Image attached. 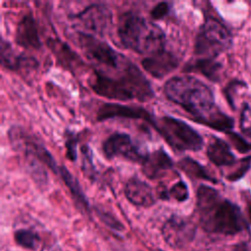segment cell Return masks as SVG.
Segmentation results:
<instances>
[{
    "label": "cell",
    "mask_w": 251,
    "mask_h": 251,
    "mask_svg": "<svg viewBox=\"0 0 251 251\" xmlns=\"http://www.w3.org/2000/svg\"><path fill=\"white\" fill-rule=\"evenodd\" d=\"M88 84L96 94L111 100L145 102L154 97L151 83L132 62L114 74L93 70Z\"/></svg>",
    "instance_id": "obj_1"
},
{
    "label": "cell",
    "mask_w": 251,
    "mask_h": 251,
    "mask_svg": "<svg viewBox=\"0 0 251 251\" xmlns=\"http://www.w3.org/2000/svg\"><path fill=\"white\" fill-rule=\"evenodd\" d=\"M196 210L202 227L209 232L230 235L245 227L240 209L208 185L197 189Z\"/></svg>",
    "instance_id": "obj_2"
},
{
    "label": "cell",
    "mask_w": 251,
    "mask_h": 251,
    "mask_svg": "<svg viewBox=\"0 0 251 251\" xmlns=\"http://www.w3.org/2000/svg\"><path fill=\"white\" fill-rule=\"evenodd\" d=\"M164 93L170 101L188 112L194 121L205 126L220 112L211 88L196 77L173 76L165 82Z\"/></svg>",
    "instance_id": "obj_3"
},
{
    "label": "cell",
    "mask_w": 251,
    "mask_h": 251,
    "mask_svg": "<svg viewBox=\"0 0 251 251\" xmlns=\"http://www.w3.org/2000/svg\"><path fill=\"white\" fill-rule=\"evenodd\" d=\"M117 32L122 45L135 53L152 56L166 50L163 29L134 12L128 11L121 15Z\"/></svg>",
    "instance_id": "obj_4"
},
{
    "label": "cell",
    "mask_w": 251,
    "mask_h": 251,
    "mask_svg": "<svg viewBox=\"0 0 251 251\" xmlns=\"http://www.w3.org/2000/svg\"><path fill=\"white\" fill-rule=\"evenodd\" d=\"M76 40L83 54L93 63V70L105 74H113L124 70L131 62L125 55L111 47L106 41L99 39L93 34L77 31Z\"/></svg>",
    "instance_id": "obj_5"
},
{
    "label": "cell",
    "mask_w": 251,
    "mask_h": 251,
    "mask_svg": "<svg viewBox=\"0 0 251 251\" xmlns=\"http://www.w3.org/2000/svg\"><path fill=\"white\" fill-rule=\"evenodd\" d=\"M151 126L176 151H199L203 147L202 136L179 119L170 116L155 117Z\"/></svg>",
    "instance_id": "obj_6"
},
{
    "label": "cell",
    "mask_w": 251,
    "mask_h": 251,
    "mask_svg": "<svg viewBox=\"0 0 251 251\" xmlns=\"http://www.w3.org/2000/svg\"><path fill=\"white\" fill-rule=\"evenodd\" d=\"M231 45V36L226 27L218 20L207 17L195 38L194 54L215 59Z\"/></svg>",
    "instance_id": "obj_7"
},
{
    "label": "cell",
    "mask_w": 251,
    "mask_h": 251,
    "mask_svg": "<svg viewBox=\"0 0 251 251\" xmlns=\"http://www.w3.org/2000/svg\"><path fill=\"white\" fill-rule=\"evenodd\" d=\"M104 156L111 160L122 157L127 161L142 164L147 152H144L133 141L131 136L125 132H114L108 136L102 144Z\"/></svg>",
    "instance_id": "obj_8"
},
{
    "label": "cell",
    "mask_w": 251,
    "mask_h": 251,
    "mask_svg": "<svg viewBox=\"0 0 251 251\" xmlns=\"http://www.w3.org/2000/svg\"><path fill=\"white\" fill-rule=\"evenodd\" d=\"M72 18L86 30V33L95 36L105 35L112 23L111 10L102 3L91 4Z\"/></svg>",
    "instance_id": "obj_9"
},
{
    "label": "cell",
    "mask_w": 251,
    "mask_h": 251,
    "mask_svg": "<svg viewBox=\"0 0 251 251\" xmlns=\"http://www.w3.org/2000/svg\"><path fill=\"white\" fill-rule=\"evenodd\" d=\"M115 118L142 120L143 122L151 125L155 116L141 107L127 106L116 103H104L99 107L96 113V120L98 122H103Z\"/></svg>",
    "instance_id": "obj_10"
},
{
    "label": "cell",
    "mask_w": 251,
    "mask_h": 251,
    "mask_svg": "<svg viewBox=\"0 0 251 251\" xmlns=\"http://www.w3.org/2000/svg\"><path fill=\"white\" fill-rule=\"evenodd\" d=\"M162 233L169 245L173 247H181L192 239L194 228L191 223L187 220L178 216H172L164 224Z\"/></svg>",
    "instance_id": "obj_11"
},
{
    "label": "cell",
    "mask_w": 251,
    "mask_h": 251,
    "mask_svg": "<svg viewBox=\"0 0 251 251\" xmlns=\"http://www.w3.org/2000/svg\"><path fill=\"white\" fill-rule=\"evenodd\" d=\"M15 41L18 45L26 49L39 50L42 47L38 26L31 13L24 15L18 23Z\"/></svg>",
    "instance_id": "obj_12"
},
{
    "label": "cell",
    "mask_w": 251,
    "mask_h": 251,
    "mask_svg": "<svg viewBox=\"0 0 251 251\" xmlns=\"http://www.w3.org/2000/svg\"><path fill=\"white\" fill-rule=\"evenodd\" d=\"M179 65L178 59L173 53L164 50L141 61L142 68L152 76L162 78L176 70Z\"/></svg>",
    "instance_id": "obj_13"
},
{
    "label": "cell",
    "mask_w": 251,
    "mask_h": 251,
    "mask_svg": "<svg viewBox=\"0 0 251 251\" xmlns=\"http://www.w3.org/2000/svg\"><path fill=\"white\" fill-rule=\"evenodd\" d=\"M125 195L131 204L140 207H150L154 205L157 197L152 187L137 176L128 178L125 185Z\"/></svg>",
    "instance_id": "obj_14"
},
{
    "label": "cell",
    "mask_w": 251,
    "mask_h": 251,
    "mask_svg": "<svg viewBox=\"0 0 251 251\" xmlns=\"http://www.w3.org/2000/svg\"><path fill=\"white\" fill-rule=\"evenodd\" d=\"M1 64L10 71H22V70H33L38 66V61L30 56H26L22 53H17L10 42L1 39Z\"/></svg>",
    "instance_id": "obj_15"
},
{
    "label": "cell",
    "mask_w": 251,
    "mask_h": 251,
    "mask_svg": "<svg viewBox=\"0 0 251 251\" xmlns=\"http://www.w3.org/2000/svg\"><path fill=\"white\" fill-rule=\"evenodd\" d=\"M141 167L142 173L149 179H156L161 177L165 172L173 170L174 162L163 148H159L147 153Z\"/></svg>",
    "instance_id": "obj_16"
},
{
    "label": "cell",
    "mask_w": 251,
    "mask_h": 251,
    "mask_svg": "<svg viewBox=\"0 0 251 251\" xmlns=\"http://www.w3.org/2000/svg\"><path fill=\"white\" fill-rule=\"evenodd\" d=\"M207 156L218 167L231 166L235 163V157L230 151L228 144L216 136H213L208 144Z\"/></svg>",
    "instance_id": "obj_17"
},
{
    "label": "cell",
    "mask_w": 251,
    "mask_h": 251,
    "mask_svg": "<svg viewBox=\"0 0 251 251\" xmlns=\"http://www.w3.org/2000/svg\"><path fill=\"white\" fill-rule=\"evenodd\" d=\"M183 72H197L213 81L220 80L222 65L212 58H200L188 62L183 68Z\"/></svg>",
    "instance_id": "obj_18"
},
{
    "label": "cell",
    "mask_w": 251,
    "mask_h": 251,
    "mask_svg": "<svg viewBox=\"0 0 251 251\" xmlns=\"http://www.w3.org/2000/svg\"><path fill=\"white\" fill-rule=\"evenodd\" d=\"M47 44L56 55L58 62L61 63L65 68L75 71L77 66L79 67V65H81L82 61L79 59L77 54H75L66 43L58 39H49Z\"/></svg>",
    "instance_id": "obj_19"
},
{
    "label": "cell",
    "mask_w": 251,
    "mask_h": 251,
    "mask_svg": "<svg viewBox=\"0 0 251 251\" xmlns=\"http://www.w3.org/2000/svg\"><path fill=\"white\" fill-rule=\"evenodd\" d=\"M60 177L63 179L64 183L66 184V186L69 188V190L71 191L73 197L75 198V200L85 210H89V204L88 201L86 199V196L79 184V182L77 181V179L70 173V171L65 167V166H61L60 169V174H59Z\"/></svg>",
    "instance_id": "obj_20"
},
{
    "label": "cell",
    "mask_w": 251,
    "mask_h": 251,
    "mask_svg": "<svg viewBox=\"0 0 251 251\" xmlns=\"http://www.w3.org/2000/svg\"><path fill=\"white\" fill-rule=\"evenodd\" d=\"M178 167L182 172H184L189 177L191 178H198V179H204L209 180L214 183L218 182L217 178H215L210 173L207 171V169L202 166L197 161L193 160L190 157L182 158L178 162Z\"/></svg>",
    "instance_id": "obj_21"
},
{
    "label": "cell",
    "mask_w": 251,
    "mask_h": 251,
    "mask_svg": "<svg viewBox=\"0 0 251 251\" xmlns=\"http://www.w3.org/2000/svg\"><path fill=\"white\" fill-rule=\"evenodd\" d=\"M14 237H15V241L19 245L28 249L35 248L39 241L38 235L30 229H18L15 232Z\"/></svg>",
    "instance_id": "obj_22"
},
{
    "label": "cell",
    "mask_w": 251,
    "mask_h": 251,
    "mask_svg": "<svg viewBox=\"0 0 251 251\" xmlns=\"http://www.w3.org/2000/svg\"><path fill=\"white\" fill-rule=\"evenodd\" d=\"M81 168L88 178L94 179L96 177L97 172L93 163V155L88 145L81 147Z\"/></svg>",
    "instance_id": "obj_23"
},
{
    "label": "cell",
    "mask_w": 251,
    "mask_h": 251,
    "mask_svg": "<svg viewBox=\"0 0 251 251\" xmlns=\"http://www.w3.org/2000/svg\"><path fill=\"white\" fill-rule=\"evenodd\" d=\"M170 199L173 198L177 202H184L188 198V188L183 180H178L168 189Z\"/></svg>",
    "instance_id": "obj_24"
},
{
    "label": "cell",
    "mask_w": 251,
    "mask_h": 251,
    "mask_svg": "<svg viewBox=\"0 0 251 251\" xmlns=\"http://www.w3.org/2000/svg\"><path fill=\"white\" fill-rule=\"evenodd\" d=\"M66 142H65V147H66V155L67 158L70 161H75L77 157V142H78V137L76 133L73 131H68L66 132Z\"/></svg>",
    "instance_id": "obj_25"
},
{
    "label": "cell",
    "mask_w": 251,
    "mask_h": 251,
    "mask_svg": "<svg viewBox=\"0 0 251 251\" xmlns=\"http://www.w3.org/2000/svg\"><path fill=\"white\" fill-rule=\"evenodd\" d=\"M240 128L241 131L251 137V107L244 104L240 113Z\"/></svg>",
    "instance_id": "obj_26"
},
{
    "label": "cell",
    "mask_w": 251,
    "mask_h": 251,
    "mask_svg": "<svg viewBox=\"0 0 251 251\" xmlns=\"http://www.w3.org/2000/svg\"><path fill=\"white\" fill-rule=\"evenodd\" d=\"M250 167H251V156L240 160L239 166L234 171H232L228 176H226V178L230 181H236L245 175V173L250 169Z\"/></svg>",
    "instance_id": "obj_27"
},
{
    "label": "cell",
    "mask_w": 251,
    "mask_h": 251,
    "mask_svg": "<svg viewBox=\"0 0 251 251\" xmlns=\"http://www.w3.org/2000/svg\"><path fill=\"white\" fill-rule=\"evenodd\" d=\"M96 214L98 215V217L100 218V220L107 225L108 226H110L111 228L115 229V230H123L124 229V226L122 225L121 222H119L113 215H111L110 213L102 210V209H96Z\"/></svg>",
    "instance_id": "obj_28"
},
{
    "label": "cell",
    "mask_w": 251,
    "mask_h": 251,
    "mask_svg": "<svg viewBox=\"0 0 251 251\" xmlns=\"http://www.w3.org/2000/svg\"><path fill=\"white\" fill-rule=\"evenodd\" d=\"M229 140L233 144V146L238 150L240 153H247L251 151V143H248L245 139H243L240 135L235 132L228 131L226 132Z\"/></svg>",
    "instance_id": "obj_29"
},
{
    "label": "cell",
    "mask_w": 251,
    "mask_h": 251,
    "mask_svg": "<svg viewBox=\"0 0 251 251\" xmlns=\"http://www.w3.org/2000/svg\"><path fill=\"white\" fill-rule=\"evenodd\" d=\"M171 10V5L168 2H160L153 7L150 12L151 18L154 20H161L165 18Z\"/></svg>",
    "instance_id": "obj_30"
},
{
    "label": "cell",
    "mask_w": 251,
    "mask_h": 251,
    "mask_svg": "<svg viewBox=\"0 0 251 251\" xmlns=\"http://www.w3.org/2000/svg\"><path fill=\"white\" fill-rule=\"evenodd\" d=\"M246 210H247L248 219L251 223V195L250 194H248V196H246Z\"/></svg>",
    "instance_id": "obj_31"
},
{
    "label": "cell",
    "mask_w": 251,
    "mask_h": 251,
    "mask_svg": "<svg viewBox=\"0 0 251 251\" xmlns=\"http://www.w3.org/2000/svg\"><path fill=\"white\" fill-rule=\"evenodd\" d=\"M234 251H251V250L248 248V246H247L246 244L240 243V244H238V245L235 247Z\"/></svg>",
    "instance_id": "obj_32"
}]
</instances>
